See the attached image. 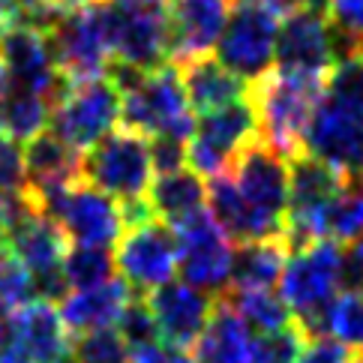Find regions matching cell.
I'll return each mask as SVG.
<instances>
[{"label": "cell", "mask_w": 363, "mask_h": 363, "mask_svg": "<svg viewBox=\"0 0 363 363\" xmlns=\"http://www.w3.org/2000/svg\"><path fill=\"white\" fill-rule=\"evenodd\" d=\"M108 79L121 90V123L126 129L145 138H192L196 118H192L177 63H162L150 72H135L111 63Z\"/></svg>", "instance_id": "cell-1"}, {"label": "cell", "mask_w": 363, "mask_h": 363, "mask_svg": "<svg viewBox=\"0 0 363 363\" xmlns=\"http://www.w3.org/2000/svg\"><path fill=\"white\" fill-rule=\"evenodd\" d=\"M82 180L123 207L126 225L150 219L147 189L153 184V160L145 135L121 126L96 141L82 157Z\"/></svg>", "instance_id": "cell-2"}, {"label": "cell", "mask_w": 363, "mask_h": 363, "mask_svg": "<svg viewBox=\"0 0 363 363\" xmlns=\"http://www.w3.org/2000/svg\"><path fill=\"white\" fill-rule=\"evenodd\" d=\"M279 297L303 336H321L330 303L345 289V250L336 240H313L291 250L279 277Z\"/></svg>", "instance_id": "cell-3"}, {"label": "cell", "mask_w": 363, "mask_h": 363, "mask_svg": "<svg viewBox=\"0 0 363 363\" xmlns=\"http://www.w3.org/2000/svg\"><path fill=\"white\" fill-rule=\"evenodd\" d=\"M240 204L250 219L252 240L285 238V216H289L291 168L289 160L277 153L262 138L246 147L235 165L228 168Z\"/></svg>", "instance_id": "cell-4"}, {"label": "cell", "mask_w": 363, "mask_h": 363, "mask_svg": "<svg viewBox=\"0 0 363 363\" xmlns=\"http://www.w3.org/2000/svg\"><path fill=\"white\" fill-rule=\"evenodd\" d=\"M324 82L297 79V75L270 72L267 79L250 87V99L258 118V138L270 145L285 160H294L303 153V135L309 118L321 99Z\"/></svg>", "instance_id": "cell-5"}, {"label": "cell", "mask_w": 363, "mask_h": 363, "mask_svg": "<svg viewBox=\"0 0 363 363\" xmlns=\"http://www.w3.org/2000/svg\"><path fill=\"white\" fill-rule=\"evenodd\" d=\"M4 243L30 274L36 301L57 303L69 291L67 279H63V262H67V252H69V240L55 219L45 216L43 211H36L28 196L12 211Z\"/></svg>", "instance_id": "cell-6"}, {"label": "cell", "mask_w": 363, "mask_h": 363, "mask_svg": "<svg viewBox=\"0 0 363 363\" xmlns=\"http://www.w3.org/2000/svg\"><path fill=\"white\" fill-rule=\"evenodd\" d=\"M111 63L150 72L172 55L168 0H102Z\"/></svg>", "instance_id": "cell-7"}, {"label": "cell", "mask_w": 363, "mask_h": 363, "mask_svg": "<svg viewBox=\"0 0 363 363\" xmlns=\"http://www.w3.org/2000/svg\"><path fill=\"white\" fill-rule=\"evenodd\" d=\"M45 36H48L51 55H55V63H57V72L63 75L67 84L108 75L111 45H108L102 0L60 12L51 21Z\"/></svg>", "instance_id": "cell-8"}, {"label": "cell", "mask_w": 363, "mask_h": 363, "mask_svg": "<svg viewBox=\"0 0 363 363\" xmlns=\"http://www.w3.org/2000/svg\"><path fill=\"white\" fill-rule=\"evenodd\" d=\"M121 123V90L108 75L67 84L51 111V133L72 150H90Z\"/></svg>", "instance_id": "cell-9"}, {"label": "cell", "mask_w": 363, "mask_h": 363, "mask_svg": "<svg viewBox=\"0 0 363 363\" xmlns=\"http://www.w3.org/2000/svg\"><path fill=\"white\" fill-rule=\"evenodd\" d=\"M291 168V192H289V216H285V240L291 250L313 240H328V216L333 201L340 199L348 177L321 160L301 153L289 162Z\"/></svg>", "instance_id": "cell-10"}, {"label": "cell", "mask_w": 363, "mask_h": 363, "mask_svg": "<svg viewBox=\"0 0 363 363\" xmlns=\"http://www.w3.org/2000/svg\"><path fill=\"white\" fill-rule=\"evenodd\" d=\"M277 30L279 21L270 9L238 0L216 43V60L252 87L277 67Z\"/></svg>", "instance_id": "cell-11"}, {"label": "cell", "mask_w": 363, "mask_h": 363, "mask_svg": "<svg viewBox=\"0 0 363 363\" xmlns=\"http://www.w3.org/2000/svg\"><path fill=\"white\" fill-rule=\"evenodd\" d=\"M258 138V118L252 99H238L231 106L201 114L192 129L189 147H186V165L201 177L225 174L240 153Z\"/></svg>", "instance_id": "cell-12"}, {"label": "cell", "mask_w": 363, "mask_h": 363, "mask_svg": "<svg viewBox=\"0 0 363 363\" xmlns=\"http://www.w3.org/2000/svg\"><path fill=\"white\" fill-rule=\"evenodd\" d=\"M177 243V277L211 297H223L231 282L235 243L216 225V219L201 211L186 223L172 228Z\"/></svg>", "instance_id": "cell-13"}, {"label": "cell", "mask_w": 363, "mask_h": 363, "mask_svg": "<svg viewBox=\"0 0 363 363\" xmlns=\"http://www.w3.org/2000/svg\"><path fill=\"white\" fill-rule=\"evenodd\" d=\"M114 270L129 285V291L153 294L177 277V243L174 231L160 219L129 223L114 246Z\"/></svg>", "instance_id": "cell-14"}, {"label": "cell", "mask_w": 363, "mask_h": 363, "mask_svg": "<svg viewBox=\"0 0 363 363\" xmlns=\"http://www.w3.org/2000/svg\"><path fill=\"white\" fill-rule=\"evenodd\" d=\"M303 153L336 168L348 180L363 177V108L321 90L303 135Z\"/></svg>", "instance_id": "cell-15"}, {"label": "cell", "mask_w": 363, "mask_h": 363, "mask_svg": "<svg viewBox=\"0 0 363 363\" xmlns=\"http://www.w3.org/2000/svg\"><path fill=\"white\" fill-rule=\"evenodd\" d=\"M43 213L55 219L72 246H111L126 231L123 207L84 180L55 196Z\"/></svg>", "instance_id": "cell-16"}, {"label": "cell", "mask_w": 363, "mask_h": 363, "mask_svg": "<svg viewBox=\"0 0 363 363\" xmlns=\"http://www.w3.org/2000/svg\"><path fill=\"white\" fill-rule=\"evenodd\" d=\"M72 336L60 313L48 301H30L0 318V357H24L33 363H60L69 357Z\"/></svg>", "instance_id": "cell-17"}, {"label": "cell", "mask_w": 363, "mask_h": 363, "mask_svg": "<svg viewBox=\"0 0 363 363\" xmlns=\"http://www.w3.org/2000/svg\"><path fill=\"white\" fill-rule=\"evenodd\" d=\"M0 67L6 72L9 87L33 90L55 102L67 90L45 30L30 21H18L0 30Z\"/></svg>", "instance_id": "cell-18"}, {"label": "cell", "mask_w": 363, "mask_h": 363, "mask_svg": "<svg viewBox=\"0 0 363 363\" xmlns=\"http://www.w3.org/2000/svg\"><path fill=\"white\" fill-rule=\"evenodd\" d=\"M336 67L333 33L324 16L306 9H294L282 16L277 30V72L297 75V79L328 82L330 69Z\"/></svg>", "instance_id": "cell-19"}, {"label": "cell", "mask_w": 363, "mask_h": 363, "mask_svg": "<svg viewBox=\"0 0 363 363\" xmlns=\"http://www.w3.org/2000/svg\"><path fill=\"white\" fill-rule=\"evenodd\" d=\"M147 306L153 321H157L160 340L192 352V345L199 342V336L213 315L216 297L192 289L186 282H168L147 297Z\"/></svg>", "instance_id": "cell-20"}, {"label": "cell", "mask_w": 363, "mask_h": 363, "mask_svg": "<svg viewBox=\"0 0 363 363\" xmlns=\"http://www.w3.org/2000/svg\"><path fill=\"white\" fill-rule=\"evenodd\" d=\"M228 12L231 0H168V33L177 67L211 55L225 30Z\"/></svg>", "instance_id": "cell-21"}, {"label": "cell", "mask_w": 363, "mask_h": 363, "mask_svg": "<svg viewBox=\"0 0 363 363\" xmlns=\"http://www.w3.org/2000/svg\"><path fill=\"white\" fill-rule=\"evenodd\" d=\"M24 162H28V199L36 211H43L55 196L82 180V153L60 141L51 129L24 145Z\"/></svg>", "instance_id": "cell-22"}, {"label": "cell", "mask_w": 363, "mask_h": 363, "mask_svg": "<svg viewBox=\"0 0 363 363\" xmlns=\"http://www.w3.org/2000/svg\"><path fill=\"white\" fill-rule=\"evenodd\" d=\"M129 301H133L129 285L121 277H114L111 282L96 285V289L67 291L57 301V313L69 336H82L106 328H118Z\"/></svg>", "instance_id": "cell-23"}, {"label": "cell", "mask_w": 363, "mask_h": 363, "mask_svg": "<svg viewBox=\"0 0 363 363\" xmlns=\"http://www.w3.org/2000/svg\"><path fill=\"white\" fill-rule=\"evenodd\" d=\"M147 207L153 219L174 228L186 223L189 216L207 211V180L192 172L189 165L177 168V172H165L153 177L147 189Z\"/></svg>", "instance_id": "cell-24"}, {"label": "cell", "mask_w": 363, "mask_h": 363, "mask_svg": "<svg viewBox=\"0 0 363 363\" xmlns=\"http://www.w3.org/2000/svg\"><path fill=\"white\" fill-rule=\"evenodd\" d=\"M180 82H184L189 108L199 114H211L231 106L238 99L250 96V84L240 82L235 72H228L223 63L213 57L189 60L180 67Z\"/></svg>", "instance_id": "cell-25"}, {"label": "cell", "mask_w": 363, "mask_h": 363, "mask_svg": "<svg viewBox=\"0 0 363 363\" xmlns=\"http://www.w3.org/2000/svg\"><path fill=\"white\" fill-rule=\"evenodd\" d=\"M252 340H255V333L219 297L204 333L192 345V357H196V363H250Z\"/></svg>", "instance_id": "cell-26"}, {"label": "cell", "mask_w": 363, "mask_h": 363, "mask_svg": "<svg viewBox=\"0 0 363 363\" xmlns=\"http://www.w3.org/2000/svg\"><path fill=\"white\" fill-rule=\"evenodd\" d=\"M289 255H291V246L285 238L238 243L228 289H274L282 277Z\"/></svg>", "instance_id": "cell-27"}, {"label": "cell", "mask_w": 363, "mask_h": 363, "mask_svg": "<svg viewBox=\"0 0 363 363\" xmlns=\"http://www.w3.org/2000/svg\"><path fill=\"white\" fill-rule=\"evenodd\" d=\"M223 301L243 318V324L255 336L277 333L294 324L289 306L274 289H225Z\"/></svg>", "instance_id": "cell-28"}, {"label": "cell", "mask_w": 363, "mask_h": 363, "mask_svg": "<svg viewBox=\"0 0 363 363\" xmlns=\"http://www.w3.org/2000/svg\"><path fill=\"white\" fill-rule=\"evenodd\" d=\"M51 111H55V99L33 94V90L6 87L4 106H0V129L9 138L28 145L30 138L45 133V126L51 123Z\"/></svg>", "instance_id": "cell-29"}, {"label": "cell", "mask_w": 363, "mask_h": 363, "mask_svg": "<svg viewBox=\"0 0 363 363\" xmlns=\"http://www.w3.org/2000/svg\"><path fill=\"white\" fill-rule=\"evenodd\" d=\"M118 277L114 270V252L108 246H69L63 262V279L69 291L96 289Z\"/></svg>", "instance_id": "cell-30"}, {"label": "cell", "mask_w": 363, "mask_h": 363, "mask_svg": "<svg viewBox=\"0 0 363 363\" xmlns=\"http://www.w3.org/2000/svg\"><path fill=\"white\" fill-rule=\"evenodd\" d=\"M321 336H330L352 354H363V291L345 289L336 297L324 315Z\"/></svg>", "instance_id": "cell-31"}, {"label": "cell", "mask_w": 363, "mask_h": 363, "mask_svg": "<svg viewBox=\"0 0 363 363\" xmlns=\"http://www.w3.org/2000/svg\"><path fill=\"white\" fill-rule=\"evenodd\" d=\"M357 238H363V177L348 180L328 216V240L348 246Z\"/></svg>", "instance_id": "cell-32"}, {"label": "cell", "mask_w": 363, "mask_h": 363, "mask_svg": "<svg viewBox=\"0 0 363 363\" xmlns=\"http://www.w3.org/2000/svg\"><path fill=\"white\" fill-rule=\"evenodd\" d=\"M69 357L72 363H133V352H129L118 328L72 336Z\"/></svg>", "instance_id": "cell-33"}, {"label": "cell", "mask_w": 363, "mask_h": 363, "mask_svg": "<svg viewBox=\"0 0 363 363\" xmlns=\"http://www.w3.org/2000/svg\"><path fill=\"white\" fill-rule=\"evenodd\" d=\"M330 33L336 60L363 51V0H330Z\"/></svg>", "instance_id": "cell-34"}, {"label": "cell", "mask_w": 363, "mask_h": 363, "mask_svg": "<svg viewBox=\"0 0 363 363\" xmlns=\"http://www.w3.org/2000/svg\"><path fill=\"white\" fill-rule=\"evenodd\" d=\"M36 301V289L30 274L24 270V264L9 252L6 243H0V313H12L24 303Z\"/></svg>", "instance_id": "cell-35"}, {"label": "cell", "mask_w": 363, "mask_h": 363, "mask_svg": "<svg viewBox=\"0 0 363 363\" xmlns=\"http://www.w3.org/2000/svg\"><path fill=\"white\" fill-rule=\"evenodd\" d=\"M28 196V162L24 145L9 138L0 129V199H24Z\"/></svg>", "instance_id": "cell-36"}, {"label": "cell", "mask_w": 363, "mask_h": 363, "mask_svg": "<svg viewBox=\"0 0 363 363\" xmlns=\"http://www.w3.org/2000/svg\"><path fill=\"white\" fill-rule=\"evenodd\" d=\"M303 340L306 336L301 333L297 324H291V328H285V330H277V333L255 336L250 363H294L303 348Z\"/></svg>", "instance_id": "cell-37"}, {"label": "cell", "mask_w": 363, "mask_h": 363, "mask_svg": "<svg viewBox=\"0 0 363 363\" xmlns=\"http://www.w3.org/2000/svg\"><path fill=\"white\" fill-rule=\"evenodd\" d=\"M118 333L123 336L129 352H138V348H145V345L160 340L157 321H153L150 306H147L145 297H133V301H129V306L123 309V315L118 321Z\"/></svg>", "instance_id": "cell-38"}, {"label": "cell", "mask_w": 363, "mask_h": 363, "mask_svg": "<svg viewBox=\"0 0 363 363\" xmlns=\"http://www.w3.org/2000/svg\"><path fill=\"white\" fill-rule=\"evenodd\" d=\"M18 9H21V18L36 24V28L48 30L51 21H55L60 12H69L75 6H84V4H96V0H16Z\"/></svg>", "instance_id": "cell-39"}, {"label": "cell", "mask_w": 363, "mask_h": 363, "mask_svg": "<svg viewBox=\"0 0 363 363\" xmlns=\"http://www.w3.org/2000/svg\"><path fill=\"white\" fill-rule=\"evenodd\" d=\"M357 357L330 336H306L294 363H354Z\"/></svg>", "instance_id": "cell-40"}, {"label": "cell", "mask_w": 363, "mask_h": 363, "mask_svg": "<svg viewBox=\"0 0 363 363\" xmlns=\"http://www.w3.org/2000/svg\"><path fill=\"white\" fill-rule=\"evenodd\" d=\"M133 363H196V357H192L189 348H177L172 342L157 340L133 352Z\"/></svg>", "instance_id": "cell-41"}, {"label": "cell", "mask_w": 363, "mask_h": 363, "mask_svg": "<svg viewBox=\"0 0 363 363\" xmlns=\"http://www.w3.org/2000/svg\"><path fill=\"white\" fill-rule=\"evenodd\" d=\"M345 285L354 291H363V238L348 243L345 250Z\"/></svg>", "instance_id": "cell-42"}, {"label": "cell", "mask_w": 363, "mask_h": 363, "mask_svg": "<svg viewBox=\"0 0 363 363\" xmlns=\"http://www.w3.org/2000/svg\"><path fill=\"white\" fill-rule=\"evenodd\" d=\"M243 4L264 6V9H270V12H274V16H289V12H294V9H297V4H294V0H243Z\"/></svg>", "instance_id": "cell-43"}, {"label": "cell", "mask_w": 363, "mask_h": 363, "mask_svg": "<svg viewBox=\"0 0 363 363\" xmlns=\"http://www.w3.org/2000/svg\"><path fill=\"white\" fill-rule=\"evenodd\" d=\"M297 9H306V12H315V16H324L330 9V0H294Z\"/></svg>", "instance_id": "cell-44"}, {"label": "cell", "mask_w": 363, "mask_h": 363, "mask_svg": "<svg viewBox=\"0 0 363 363\" xmlns=\"http://www.w3.org/2000/svg\"><path fill=\"white\" fill-rule=\"evenodd\" d=\"M6 87H9V82H6V72H4V67H0V106H4V96H6Z\"/></svg>", "instance_id": "cell-45"}, {"label": "cell", "mask_w": 363, "mask_h": 363, "mask_svg": "<svg viewBox=\"0 0 363 363\" xmlns=\"http://www.w3.org/2000/svg\"><path fill=\"white\" fill-rule=\"evenodd\" d=\"M0 363H33V360H24V357H0ZM60 363H72V357L60 360Z\"/></svg>", "instance_id": "cell-46"}, {"label": "cell", "mask_w": 363, "mask_h": 363, "mask_svg": "<svg viewBox=\"0 0 363 363\" xmlns=\"http://www.w3.org/2000/svg\"><path fill=\"white\" fill-rule=\"evenodd\" d=\"M354 363H363V357H357V360H354Z\"/></svg>", "instance_id": "cell-47"}, {"label": "cell", "mask_w": 363, "mask_h": 363, "mask_svg": "<svg viewBox=\"0 0 363 363\" xmlns=\"http://www.w3.org/2000/svg\"><path fill=\"white\" fill-rule=\"evenodd\" d=\"M0 318H4V313H0Z\"/></svg>", "instance_id": "cell-48"}]
</instances>
